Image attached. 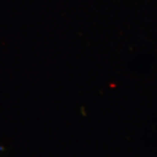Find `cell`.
<instances>
[]
</instances>
